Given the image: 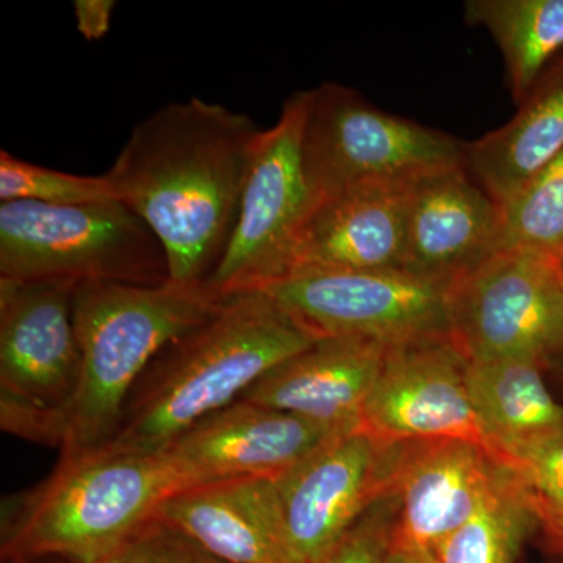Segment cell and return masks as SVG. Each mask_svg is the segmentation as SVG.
<instances>
[{
  "label": "cell",
  "mask_w": 563,
  "mask_h": 563,
  "mask_svg": "<svg viewBox=\"0 0 563 563\" xmlns=\"http://www.w3.org/2000/svg\"><path fill=\"white\" fill-rule=\"evenodd\" d=\"M262 132L221 103H166L133 128L103 174L117 201L161 240L169 279L207 284L217 272Z\"/></svg>",
  "instance_id": "cell-1"
},
{
  "label": "cell",
  "mask_w": 563,
  "mask_h": 563,
  "mask_svg": "<svg viewBox=\"0 0 563 563\" xmlns=\"http://www.w3.org/2000/svg\"><path fill=\"white\" fill-rule=\"evenodd\" d=\"M317 340L266 291L225 296L209 320L152 361L106 444L131 453H162L196 422L239 401L274 366Z\"/></svg>",
  "instance_id": "cell-2"
},
{
  "label": "cell",
  "mask_w": 563,
  "mask_h": 563,
  "mask_svg": "<svg viewBox=\"0 0 563 563\" xmlns=\"http://www.w3.org/2000/svg\"><path fill=\"white\" fill-rule=\"evenodd\" d=\"M222 299L207 284H77L73 317L81 358L79 385L58 412L41 422L32 442L62 451L110 442L147 366L163 347L209 320Z\"/></svg>",
  "instance_id": "cell-3"
},
{
  "label": "cell",
  "mask_w": 563,
  "mask_h": 563,
  "mask_svg": "<svg viewBox=\"0 0 563 563\" xmlns=\"http://www.w3.org/2000/svg\"><path fill=\"white\" fill-rule=\"evenodd\" d=\"M185 488L163 453L62 451L47 479L2 506V561L103 563Z\"/></svg>",
  "instance_id": "cell-4"
},
{
  "label": "cell",
  "mask_w": 563,
  "mask_h": 563,
  "mask_svg": "<svg viewBox=\"0 0 563 563\" xmlns=\"http://www.w3.org/2000/svg\"><path fill=\"white\" fill-rule=\"evenodd\" d=\"M0 280H103L158 285L169 279L161 240L121 202L0 203Z\"/></svg>",
  "instance_id": "cell-5"
},
{
  "label": "cell",
  "mask_w": 563,
  "mask_h": 563,
  "mask_svg": "<svg viewBox=\"0 0 563 563\" xmlns=\"http://www.w3.org/2000/svg\"><path fill=\"white\" fill-rule=\"evenodd\" d=\"M302 157L317 198L358 185H410L465 166V144L395 117L339 84L307 91Z\"/></svg>",
  "instance_id": "cell-6"
},
{
  "label": "cell",
  "mask_w": 563,
  "mask_h": 563,
  "mask_svg": "<svg viewBox=\"0 0 563 563\" xmlns=\"http://www.w3.org/2000/svg\"><path fill=\"white\" fill-rule=\"evenodd\" d=\"M306 111L307 91L295 92L258 139L231 242L207 280L221 298L261 290L291 272L296 244L318 202L303 166Z\"/></svg>",
  "instance_id": "cell-7"
},
{
  "label": "cell",
  "mask_w": 563,
  "mask_h": 563,
  "mask_svg": "<svg viewBox=\"0 0 563 563\" xmlns=\"http://www.w3.org/2000/svg\"><path fill=\"white\" fill-rule=\"evenodd\" d=\"M451 340L468 362L523 358L550 368L563 355L558 257L509 247L451 292Z\"/></svg>",
  "instance_id": "cell-8"
},
{
  "label": "cell",
  "mask_w": 563,
  "mask_h": 563,
  "mask_svg": "<svg viewBox=\"0 0 563 563\" xmlns=\"http://www.w3.org/2000/svg\"><path fill=\"white\" fill-rule=\"evenodd\" d=\"M261 290L317 339L355 336L395 346L450 336L453 287L402 269H296Z\"/></svg>",
  "instance_id": "cell-9"
},
{
  "label": "cell",
  "mask_w": 563,
  "mask_h": 563,
  "mask_svg": "<svg viewBox=\"0 0 563 563\" xmlns=\"http://www.w3.org/2000/svg\"><path fill=\"white\" fill-rule=\"evenodd\" d=\"M68 282L0 280V424L31 440L73 398L80 347Z\"/></svg>",
  "instance_id": "cell-10"
},
{
  "label": "cell",
  "mask_w": 563,
  "mask_h": 563,
  "mask_svg": "<svg viewBox=\"0 0 563 563\" xmlns=\"http://www.w3.org/2000/svg\"><path fill=\"white\" fill-rule=\"evenodd\" d=\"M398 443L339 433L276 483L288 563H314L391 493Z\"/></svg>",
  "instance_id": "cell-11"
},
{
  "label": "cell",
  "mask_w": 563,
  "mask_h": 563,
  "mask_svg": "<svg viewBox=\"0 0 563 563\" xmlns=\"http://www.w3.org/2000/svg\"><path fill=\"white\" fill-rule=\"evenodd\" d=\"M466 369L468 361L451 336L388 347L363 409L362 428L385 443L465 440L490 451Z\"/></svg>",
  "instance_id": "cell-12"
},
{
  "label": "cell",
  "mask_w": 563,
  "mask_h": 563,
  "mask_svg": "<svg viewBox=\"0 0 563 563\" xmlns=\"http://www.w3.org/2000/svg\"><path fill=\"white\" fill-rule=\"evenodd\" d=\"M507 466L465 440L398 443L391 493L398 499L393 547L431 553L495 490Z\"/></svg>",
  "instance_id": "cell-13"
},
{
  "label": "cell",
  "mask_w": 563,
  "mask_h": 563,
  "mask_svg": "<svg viewBox=\"0 0 563 563\" xmlns=\"http://www.w3.org/2000/svg\"><path fill=\"white\" fill-rule=\"evenodd\" d=\"M339 433L239 399L196 422L162 453L185 487L233 477L276 481Z\"/></svg>",
  "instance_id": "cell-14"
},
{
  "label": "cell",
  "mask_w": 563,
  "mask_h": 563,
  "mask_svg": "<svg viewBox=\"0 0 563 563\" xmlns=\"http://www.w3.org/2000/svg\"><path fill=\"white\" fill-rule=\"evenodd\" d=\"M501 207L465 166L422 177L410 192L402 272L454 287L499 251Z\"/></svg>",
  "instance_id": "cell-15"
},
{
  "label": "cell",
  "mask_w": 563,
  "mask_h": 563,
  "mask_svg": "<svg viewBox=\"0 0 563 563\" xmlns=\"http://www.w3.org/2000/svg\"><path fill=\"white\" fill-rule=\"evenodd\" d=\"M388 344L328 336L274 366L242 401L272 407L336 432L362 428L363 409Z\"/></svg>",
  "instance_id": "cell-16"
},
{
  "label": "cell",
  "mask_w": 563,
  "mask_h": 563,
  "mask_svg": "<svg viewBox=\"0 0 563 563\" xmlns=\"http://www.w3.org/2000/svg\"><path fill=\"white\" fill-rule=\"evenodd\" d=\"M415 184L358 185L322 196L296 244L291 272L401 269Z\"/></svg>",
  "instance_id": "cell-17"
},
{
  "label": "cell",
  "mask_w": 563,
  "mask_h": 563,
  "mask_svg": "<svg viewBox=\"0 0 563 563\" xmlns=\"http://www.w3.org/2000/svg\"><path fill=\"white\" fill-rule=\"evenodd\" d=\"M155 518L224 563H288L276 483L233 477L173 493Z\"/></svg>",
  "instance_id": "cell-18"
},
{
  "label": "cell",
  "mask_w": 563,
  "mask_h": 563,
  "mask_svg": "<svg viewBox=\"0 0 563 563\" xmlns=\"http://www.w3.org/2000/svg\"><path fill=\"white\" fill-rule=\"evenodd\" d=\"M563 154V57L548 66L512 121L465 144V169L506 206Z\"/></svg>",
  "instance_id": "cell-19"
},
{
  "label": "cell",
  "mask_w": 563,
  "mask_h": 563,
  "mask_svg": "<svg viewBox=\"0 0 563 563\" xmlns=\"http://www.w3.org/2000/svg\"><path fill=\"white\" fill-rule=\"evenodd\" d=\"M542 363L523 358L468 362L466 379L492 454L512 455L563 431V404L544 379Z\"/></svg>",
  "instance_id": "cell-20"
},
{
  "label": "cell",
  "mask_w": 563,
  "mask_h": 563,
  "mask_svg": "<svg viewBox=\"0 0 563 563\" xmlns=\"http://www.w3.org/2000/svg\"><path fill=\"white\" fill-rule=\"evenodd\" d=\"M465 20L498 44L518 103L563 49V0H470Z\"/></svg>",
  "instance_id": "cell-21"
},
{
  "label": "cell",
  "mask_w": 563,
  "mask_h": 563,
  "mask_svg": "<svg viewBox=\"0 0 563 563\" xmlns=\"http://www.w3.org/2000/svg\"><path fill=\"white\" fill-rule=\"evenodd\" d=\"M536 528L540 525L531 496L507 468L472 520L432 551L433 562L515 563Z\"/></svg>",
  "instance_id": "cell-22"
},
{
  "label": "cell",
  "mask_w": 563,
  "mask_h": 563,
  "mask_svg": "<svg viewBox=\"0 0 563 563\" xmlns=\"http://www.w3.org/2000/svg\"><path fill=\"white\" fill-rule=\"evenodd\" d=\"M499 250L563 254V154L501 207Z\"/></svg>",
  "instance_id": "cell-23"
},
{
  "label": "cell",
  "mask_w": 563,
  "mask_h": 563,
  "mask_svg": "<svg viewBox=\"0 0 563 563\" xmlns=\"http://www.w3.org/2000/svg\"><path fill=\"white\" fill-rule=\"evenodd\" d=\"M0 199L33 201L49 206H85L114 202L106 176H79L46 168L0 152Z\"/></svg>",
  "instance_id": "cell-24"
},
{
  "label": "cell",
  "mask_w": 563,
  "mask_h": 563,
  "mask_svg": "<svg viewBox=\"0 0 563 563\" xmlns=\"http://www.w3.org/2000/svg\"><path fill=\"white\" fill-rule=\"evenodd\" d=\"M506 466L525 485L537 512L563 517V431L512 455Z\"/></svg>",
  "instance_id": "cell-25"
},
{
  "label": "cell",
  "mask_w": 563,
  "mask_h": 563,
  "mask_svg": "<svg viewBox=\"0 0 563 563\" xmlns=\"http://www.w3.org/2000/svg\"><path fill=\"white\" fill-rule=\"evenodd\" d=\"M398 499L393 493L374 503L320 561L314 563H388Z\"/></svg>",
  "instance_id": "cell-26"
},
{
  "label": "cell",
  "mask_w": 563,
  "mask_h": 563,
  "mask_svg": "<svg viewBox=\"0 0 563 563\" xmlns=\"http://www.w3.org/2000/svg\"><path fill=\"white\" fill-rule=\"evenodd\" d=\"M103 563H224L174 526L152 518Z\"/></svg>",
  "instance_id": "cell-27"
},
{
  "label": "cell",
  "mask_w": 563,
  "mask_h": 563,
  "mask_svg": "<svg viewBox=\"0 0 563 563\" xmlns=\"http://www.w3.org/2000/svg\"><path fill=\"white\" fill-rule=\"evenodd\" d=\"M114 9V0H76L74 16L77 31L87 41L102 40L110 31Z\"/></svg>",
  "instance_id": "cell-28"
},
{
  "label": "cell",
  "mask_w": 563,
  "mask_h": 563,
  "mask_svg": "<svg viewBox=\"0 0 563 563\" xmlns=\"http://www.w3.org/2000/svg\"><path fill=\"white\" fill-rule=\"evenodd\" d=\"M536 514L537 518H539L540 528H542L544 536H547L551 548H553L555 553L563 554V517L553 514L537 512V510Z\"/></svg>",
  "instance_id": "cell-29"
},
{
  "label": "cell",
  "mask_w": 563,
  "mask_h": 563,
  "mask_svg": "<svg viewBox=\"0 0 563 563\" xmlns=\"http://www.w3.org/2000/svg\"><path fill=\"white\" fill-rule=\"evenodd\" d=\"M388 563H435L431 553L393 547Z\"/></svg>",
  "instance_id": "cell-30"
},
{
  "label": "cell",
  "mask_w": 563,
  "mask_h": 563,
  "mask_svg": "<svg viewBox=\"0 0 563 563\" xmlns=\"http://www.w3.org/2000/svg\"><path fill=\"white\" fill-rule=\"evenodd\" d=\"M5 563H70V562H66V561H51V559H40V561L5 562Z\"/></svg>",
  "instance_id": "cell-31"
},
{
  "label": "cell",
  "mask_w": 563,
  "mask_h": 563,
  "mask_svg": "<svg viewBox=\"0 0 563 563\" xmlns=\"http://www.w3.org/2000/svg\"><path fill=\"white\" fill-rule=\"evenodd\" d=\"M558 268H559V274H561V280H562V285H563V254L559 255V257H558Z\"/></svg>",
  "instance_id": "cell-32"
},
{
  "label": "cell",
  "mask_w": 563,
  "mask_h": 563,
  "mask_svg": "<svg viewBox=\"0 0 563 563\" xmlns=\"http://www.w3.org/2000/svg\"><path fill=\"white\" fill-rule=\"evenodd\" d=\"M551 366H563V355H561V357H559Z\"/></svg>",
  "instance_id": "cell-33"
},
{
  "label": "cell",
  "mask_w": 563,
  "mask_h": 563,
  "mask_svg": "<svg viewBox=\"0 0 563 563\" xmlns=\"http://www.w3.org/2000/svg\"><path fill=\"white\" fill-rule=\"evenodd\" d=\"M558 555H559L558 561H555L553 563H563V554H558Z\"/></svg>",
  "instance_id": "cell-34"
}]
</instances>
